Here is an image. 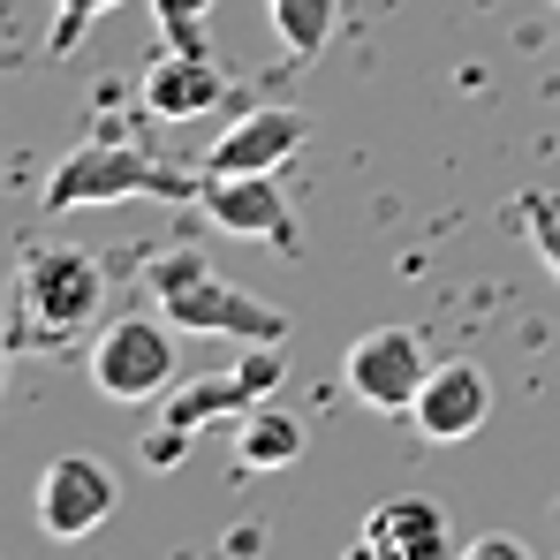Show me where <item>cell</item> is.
Returning a JSON list of instances; mask_svg holds the SVG:
<instances>
[{"mask_svg": "<svg viewBox=\"0 0 560 560\" xmlns=\"http://www.w3.org/2000/svg\"><path fill=\"white\" fill-rule=\"evenodd\" d=\"M197 183L189 167H167L144 137L129 129H92L54 175H46V212H92V205H129V197H160V205H197Z\"/></svg>", "mask_w": 560, "mask_h": 560, "instance_id": "obj_1", "label": "cell"}, {"mask_svg": "<svg viewBox=\"0 0 560 560\" xmlns=\"http://www.w3.org/2000/svg\"><path fill=\"white\" fill-rule=\"evenodd\" d=\"M273 386H280V341H243V364L175 378V386L160 394V417L144 424V447H137L144 469H175L205 424H220V417H243V409L273 401Z\"/></svg>", "mask_w": 560, "mask_h": 560, "instance_id": "obj_2", "label": "cell"}, {"mask_svg": "<svg viewBox=\"0 0 560 560\" xmlns=\"http://www.w3.org/2000/svg\"><path fill=\"white\" fill-rule=\"evenodd\" d=\"M144 288H152V303L183 326V334H228V341H288V311L266 303V295H250V288H235V280L212 273V258L205 250H160L152 266H144Z\"/></svg>", "mask_w": 560, "mask_h": 560, "instance_id": "obj_3", "label": "cell"}, {"mask_svg": "<svg viewBox=\"0 0 560 560\" xmlns=\"http://www.w3.org/2000/svg\"><path fill=\"white\" fill-rule=\"evenodd\" d=\"M98 303H106V273L92 250H77V243L31 250L15 273V311H23L15 341H77L98 318Z\"/></svg>", "mask_w": 560, "mask_h": 560, "instance_id": "obj_4", "label": "cell"}, {"mask_svg": "<svg viewBox=\"0 0 560 560\" xmlns=\"http://www.w3.org/2000/svg\"><path fill=\"white\" fill-rule=\"evenodd\" d=\"M92 386L106 401H160L175 386V334H167V311L144 318H106L92 341Z\"/></svg>", "mask_w": 560, "mask_h": 560, "instance_id": "obj_5", "label": "cell"}, {"mask_svg": "<svg viewBox=\"0 0 560 560\" xmlns=\"http://www.w3.org/2000/svg\"><path fill=\"white\" fill-rule=\"evenodd\" d=\"M341 378H349V394H357L364 409L409 417L417 394H424V378H432V357H424V341H417L409 326H372L364 341H349Z\"/></svg>", "mask_w": 560, "mask_h": 560, "instance_id": "obj_6", "label": "cell"}, {"mask_svg": "<svg viewBox=\"0 0 560 560\" xmlns=\"http://www.w3.org/2000/svg\"><path fill=\"white\" fill-rule=\"evenodd\" d=\"M197 175H205V167H197ZM197 212L220 220V228L243 235V243H273V250H295V243H303L295 205H288V189H280L273 175H205V183H197Z\"/></svg>", "mask_w": 560, "mask_h": 560, "instance_id": "obj_7", "label": "cell"}, {"mask_svg": "<svg viewBox=\"0 0 560 560\" xmlns=\"http://www.w3.org/2000/svg\"><path fill=\"white\" fill-rule=\"evenodd\" d=\"M303 144H311V114H303V106H250V114H235V121L212 137L205 175H273Z\"/></svg>", "mask_w": 560, "mask_h": 560, "instance_id": "obj_8", "label": "cell"}, {"mask_svg": "<svg viewBox=\"0 0 560 560\" xmlns=\"http://www.w3.org/2000/svg\"><path fill=\"white\" fill-rule=\"evenodd\" d=\"M114 500H121V485H114V469L92 463V455H61V463H46V477H38V523H46V538H61V546L92 538L98 523L114 515Z\"/></svg>", "mask_w": 560, "mask_h": 560, "instance_id": "obj_9", "label": "cell"}, {"mask_svg": "<svg viewBox=\"0 0 560 560\" xmlns=\"http://www.w3.org/2000/svg\"><path fill=\"white\" fill-rule=\"evenodd\" d=\"M357 553L364 560H447L455 553V530H447V508L424 500V492H394L378 500L357 530Z\"/></svg>", "mask_w": 560, "mask_h": 560, "instance_id": "obj_10", "label": "cell"}, {"mask_svg": "<svg viewBox=\"0 0 560 560\" xmlns=\"http://www.w3.org/2000/svg\"><path fill=\"white\" fill-rule=\"evenodd\" d=\"M417 440H432V447H463L485 432V417H492V378L485 364H432L424 378V394H417Z\"/></svg>", "mask_w": 560, "mask_h": 560, "instance_id": "obj_11", "label": "cell"}, {"mask_svg": "<svg viewBox=\"0 0 560 560\" xmlns=\"http://www.w3.org/2000/svg\"><path fill=\"white\" fill-rule=\"evenodd\" d=\"M228 98V77L212 54H189V46H167L152 69H144V106L160 121H189V114H212Z\"/></svg>", "mask_w": 560, "mask_h": 560, "instance_id": "obj_12", "label": "cell"}, {"mask_svg": "<svg viewBox=\"0 0 560 560\" xmlns=\"http://www.w3.org/2000/svg\"><path fill=\"white\" fill-rule=\"evenodd\" d=\"M303 447H311L303 417H288L273 401L235 417V469H288V463H303Z\"/></svg>", "mask_w": 560, "mask_h": 560, "instance_id": "obj_13", "label": "cell"}, {"mask_svg": "<svg viewBox=\"0 0 560 560\" xmlns=\"http://www.w3.org/2000/svg\"><path fill=\"white\" fill-rule=\"evenodd\" d=\"M273 8V31L288 54H326V38H334V15H341V0H266Z\"/></svg>", "mask_w": 560, "mask_h": 560, "instance_id": "obj_14", "label": "cell"}, {"mask_svg": "<svg viewBox=\"0 0 560 560\" xmlns=\"http://www.w3.org/2000/svg\"><path fill=\"white\" fill-rule=\"evenodd\" d=\"M205 15H212V0H152V23L167 31V46H189V54H212Z\"/></svg>", "mask_w": 560, "mask_h": 560, "instance_id": "obj_15", "label": "cell"}, {"mask_svg": "<svg viewBox=\"0 0 560 560\" xmlns=\"http://www.w3.org/2000/svg\"><path fill=\"white\" fill-rule=\"evenodd\" d=\"M106 8H121V0H54V54H77Z\"/></svg>", "mask_w": 560, "mask_h": 560, "instance_id": "obj_16", "label": "cell"}, {"mask_svg": "<svg viewBox=\"0 0 560 560\" xmlns=\"http://www.w3.org/2000/svg\"><path fill=\"white\" fill-rule=\"evenodd\" d=\"M523 228H530V250L546 258V273L560 280V205H546V197H530V205H523Z\"/></svg>", "mask_w": 560, "mask_h": 560, "instance_id": "obj_17", "label": "cell"}, {"mask_svg": "<svg viewBox=\"0 0 560 560\" xmlns=\"http://www.w3.org/2000/svg\"><path fill=\"white\" fill-rule=\"evenodd\" d=\"M469 560H523V546H515V538H477Z\"/></svg>", "mask_w": 560, "mask_h": 560, "instance_id": "obj_18", "label": "cell"}, {"mask_svg": "<svg viewBox=\"0 0 560 560\" xmlns=\"http://www.w3.org/2000/svg\"><path fill=\"white\" fill-rule=\"evenodd\" d=\"M546 8H560V0H546Z\"/></svg>", "mask_w": 560, "mask_h": 560, "instance_id": "obj_19", "label": "cell"}]
</instances>
